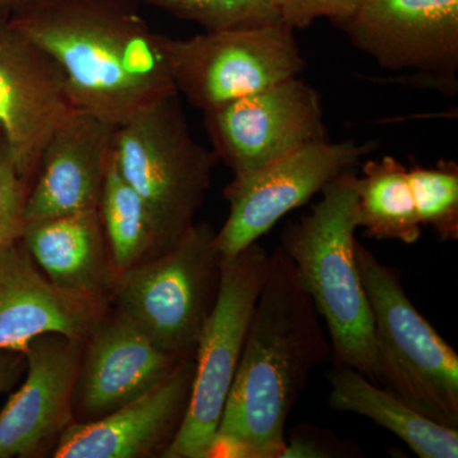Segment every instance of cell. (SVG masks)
<instances>
[{"instance_id": "obj_11", "label": "cell", "mask_w": 458, "mask_h": 458, "mask_svg": "<svg viewBox=\"0 0 458 458\" xmlns=\"http://www.w3.org/2000/svg\"><path fill=\"white\" fill-rule=\"evenodd\" d=\"M373 141H328L309 144L284 158L242 177L225 190L229 212L214 237L223 258H231L259 242L292 210L302 207L330 181L360 164L375 149Z\"/></svg>"}, {"instance_id": "obj_5", "label": "cell", "mask_w": 458, "mask_h": 458, "mask_svg": "<svg viewBox=\"0 0 458 458\" xmlns=\"http://www.w3.org/2000/svg\"><path fill=\"white\" fill-rule=\"evenodd\" d=\"M179 96H165L117 126L113 141L117 168L152 214L161 252L194 225L218 161L192 137Z\"/></svg>"}, {"instance_id": "obj_15", "label": "cell", "mask_w": 458, "mask_h": 458, "mask_svg": "<svg viewBox=\"0 0 458 458\" xmlns=\"http://www.w3.org/2000/svg\"><path fill=\"white\" fill-rule=\"evenodd\" d=\"M195 375L185 358L170 376L106 417L66 428L51 456L55 458L164 457L188 411Z\"/></svg>"}, {"instance_id": "obj_24", "label": "cell", "mask_w": 458, "mask_h": 458, "mask_svg": "<svg viewBox=\"0 0 458 458\" xmlns=\"http://www.w3.org/2000/svg\"><path fill=\"white\" fill-rule=\"evenodd\" d=\"M29 191L30 185L18 174L7 143L0 134V252L20 240Z\"/></svg>"}, {"instance_id": "obj_28", "label": "cell", "mask_w": 458, "mask_h": 458, "mask_svg": "<svg viewBox=\"0 0 458 458\" xmlns=\"http://www.w3.org/2000/svg\"><path fill=\"white\" fill-rule=\"evenodd\" d=\"M32 2L33 0H0V14L11 16L18 9L26 7L27 4Z\"/></svg>"}, {"instance_id": "obj_9", "label": "cell", "mask_w": 458, "mask_h": 458, "mask_svg": "<svg viewBox=\"0 0 458 458\" xmlns=\"http://www.w3.org/2000/svg\"><path fill=\"white\" fill-rule=\"evenodd\" d=\"M339 27L382 69L456 95L458 0H364Z\"/></svg>"}, {"instance_id": "obj_10", "label": "cell", "mask_w": 458, "mask_h": 458, "mask_svg": "<svg viewBox=\"0 0 458 458\" xmlns=\"http://www.w3.org/2000/svg\"><path fill=\"white\" fill-rule=\"evenodd\" d=\"M204 128L233 177L327 140L321 96L301 77L204 111Z\"/></svg>"}, {"instance_id": "obj_14", "label": "cell", "mask_w": 458, "mask_h": 458, "mask_svg": "<svg viewBox=\"0 0 458 458\" xmlns=\"http://www.w3.org/2000/svg\"><path fill=\"white\" fill-rule=\"evenodd\" d=\"M82 342L60 334L33 339L23 354L26 379L0 410V458L53 451L74 423L73 400Z\"/></svg>"}, {"instance_id": "obj_12", "label": "cell", "mask_w": 458, "mask_h": 458, "mask_svg": "<svg viewBox=\"0 0 458 458\" xmlns=\"http://www.w3.org/2000/svg\"><path fill=\"white\" fill-rule=\"evenodd\" d=\"M77 108L55 60L0 14V134L30 186L51 135Z\"/></svg>"}, {"instance_id": "obj_20", "label": "cell", "mask_w": 458, "mask_h": 458, "mask_svg": "<svg viewBox=\"0 0 458 458\" xmlns=\"http://www.w3.org/2000/svg\"><path fill=\"white\" fill-rule=\"evenodd\" d=\"M358 223L367 236L411 245L421 236L409 171L386 156L364 162L358 186Z\"/></svg>"}, {"instance_id": "obj_1", "label": "cell", "mask_w": 458, "mask_h": 458, "mask_svg": "<svg viewBox=\"0 0 458 458\" xmlns=\"http://www.w3.org/2000/svg\"><path fill=\"white\" fill-rule=\"evenodd\" d=\"M331 357L315 303L279 246L270 254L212 457L282 458L289 415L312 370Z\"/></svg>"}, {"instance_id": "obj_17", "label": "cell", "mask_w": 458, "mask_h": 458, "mask_svg": "<svg viewBox=\"0 0 458 458\" xmlns=\"http://www.w3.org/2000/svg\"><path fill=\"white\" fill-rule=\"evenodd\" d=\"M114 129L81 108L56 129L30 186L25 225L98 209Z\"/></svg>"}, {"instance_id": "obj_4", "label": "cell", "mask_w": 458, "mask_h": 458, "mask_svg": "<svg viewBox=\"0 0 458 458\" xmlns=\"http://www.w3.org/2000/svg\"><path fill=\"white\" fill-rule=\"evenodd\" d=\"M355 258L375 327L376 385L458 429V355L412 304L401 273L360 242Z\"/></svg>"}, {"instance_id": "obj_3", "label": "cell", "mask_w": 458, "mask_h": 458, "mask_svg": "<svg viewBox=\"0 0 458 458\" xmlns=\"http://www.w3.org/2000/svg\"><path fill=\"white\" fill-rule=\"evenodd\" d=\"M358 186L351 171L330 181L311 212L286 225L280 247L327 322L335 366L376 384L375 327L355 258Z\"/></svg>"}, {"instance_id": "obj_16", "label": "cell", "mask_w": 458, "mask_h": 458, "mask_svg": "<svg viewBox=\"0 0 458 458\" xmlns=\"http://www.w3.org/2000/svg\"><path fill=\"white\" fill-rule=\"evenodd\" d=\"M107 303L53 284L21 237L0 252V351L23 352L45 334L84 343Z\"/></svg>"}, {"instance_id": "obj_7", "label": "cell", "mask_w": 458, "mask_h": 458, "mask_svg": "<svg viewBox=\"0 0 458 458\" xmlns=\"http://www.w3.org/2000/svg\"><path fill=\"white\" fill-rule=\"evenodd\" d=\"M269 260V252L259 242L237 255L222 259L218 297L195 352V375L188 411L164 457L213 456L216 430L267 278Z\"/></svg>"}, {"instance_id": "obj_2", "label": "cell", "mask_w": 458, "mask_h": 458, "mask_svg": "<svg viewBox=\"0 0 458 458\" xmlns=\"http://www.w3.org/2000/svg\"><path fill=\"white\" fill-rule=\"evenodd\" d=\"M140 0H33L12 26L62 69L75 106L113 128L179 93Z\"/></svg>"}, {"instance_id": "obj_6", "label": "cell", "mask_w": 458, "mask_h": 458, "mask_svg": "<svg viewBox=\"0 0 458 458\" xmlns=\"http://www.w3.org/2000/svg\"><path fill=\"white\" fill-rule=\"evenodd\" d=\"M216 231L195 222L174 245L117 274L111 300L153 343L194 358L216 302L222 259Z\"/></svg>"}, {"instance_id": "obj_22", "label": "cell", "mask_w": 458, "mask_h": 458, "mask_svg": "<svg viewBox=\"0 0 458 458\" xmlns=\"http://www.w3.org/2000/svg\"><path fill=\"white\" fill-rule=\"evenodd\" d=\"M409 181L419 221L442 241L458 240V165L442 159L438 164L410 165Z\"/></svg>"}, {"instance_id": "obj_13", "label": "cell", "mask_w": 458, "mask_h": 458, "mask_svg": "<svg viewBox=\"0 0 458 458\" xmlns=\"http://www.w3.org/2000/svg\"><path fill=\"white\" fill-rule=\"evenodd\" d=\"M183 360L157 346L122 311L107 309L83 344L74 420L106 417L164 381Z\"/></svg>"}, {"instance_id": "obj_23", "label": "cell", "mask_w": 458, "mask_h": 458, "mask_svg": "<svg viewBox=\"0 0 458 458\" xmlns=\"http://www.w3.org/2000/svg\"><path fill=\"white\" fill-rule=\"evenodd\" d=\"M204 31L242 29L279 22L276 0H143Z\"/></svg>"}, {"instance_id": "obj_26", "label": "cell", "mask_w": 458, "mask_h": 458, "mask_svg": "<svg viewBox=\"0 0 458 458\" xmlns=\"http://www.w3.org/2000/svg\"><path fill=\"white\" fill-rule=\"evenodd\" d=\"M354 454L351 445L342 443L333 434L321 433L313 427H298L285 443L282 458L351 457Z\"/></svg>"}, {"instance_id": "obj_27", "label": "cell", "mask_w": 458, "mask_h": 458, "mask_svg": "<svg viewBox=\"0 0 458 458\" xmlns=\"http://www.w3.org/2000/svg\"><path fill=\"white\" fill-rule=\"evenodd\" d=\"M23 352L0 351V394L11 390L23 372H26Z\"/></svg>"}, {"instance_id": "obj_25", "label": "cell", "mask_w": 458, "mask_h": 458, "mask_svg": "<svg viewBox=\"0 0 458 458\" xmlns=\"http://www.w3.org/2000/svg\"><path fill=\"white\" fill-rule=\"evenodd\" d=\"M364 0H276L279 22L292 30L306 29L319 18L342 26Z\"/></svg>"}, {"instance_id": "obj_19", "label": "cell", "mask_w": 458, "mask_h": 458, "mask_svg": "<svg viewBox=\"0 0 458 458\" xmlns=\"http://www.w3.org/2000/svg\"><path fill=\"white\" fill-rule=\"evenodd\" d=\"M327 379L331 409L370 419L399 437L420 458L458 457V429L420 414L351 367L335 366Z\"/></svg>"}, {"instance_id": "obj_21", "label": "cell", "mask_w": 458, "mask_h": 458, "mask_svg": "<svg viewBox=\"0 0 458 458\" xmlns=\"http://www.w3.org/2000/svg\"><path fill=\"white\" fill-rule=\"evenodd\" d=\"M98 214L116 274L161 254L152 214L140 195L123 179L111 150Z\"/></svg>"}, {"instance_id": "obj_8", "label": "cell", "mask_w": 458, "mask_h": 458, "mask_svg": "<svg viewBox=\"0 0 458 458\" xmlns=\"http://www.w3.org/2000/svg\"><path fill=\"white\" fill-rule=\"evenodd\" d=\"M164 50L177 92L203 113L300 77L306 66L294 30L282 22L164 36Z\"/></svg>"}, {"instance_id": "obj_18", "label": "cell", "mask_w": 458, "mask_h": 458, "mask_svg": "<svg viewBox=\"0 0 458 458\" xmlns=\"http://www.w3.org/2000/svg\"><path fill=\"white\" fill-rule=\"evenodd\" d=\"M21 241L63 291L107 302L113 297L117 274L98 209L26 223Z\"/></svg>"}]
</instances>
